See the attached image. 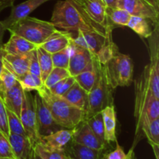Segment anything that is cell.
I'll use <instances>...</instances> for the list:
<instances>
[{"label": "cell", "mask_w": 159, "mask_h": 159, "mask_svg": "<svg viewBox=\"0 0 159 159\" xmlns=\"http://www.w3.org/2000/svg\"><path fill=\"white\" fill-rule=\"evenodd\" d=\"M0 159H16L14 157H4V158H0Z\"/></svg>", "instance_id": "cell-51"}, {"label": "cell", "mask_w": 159, "mask_h": 159, "mask_svg": "<svg viewBox=\"0 0 159 159\" xmlns=\"http://www.w3.org/2000/svg\"><path fill=\"white\" fill-rule=\"evenodd\" d=\"M94 57L88 49L75 44L71 40L70 44V58L68 70L71 76L93 70L94 68Z\"/></svg>", "instance_id": "cell-8"}, {"label": "cell", "mask_w": 159, "mask_h": 159, "mask_svg": "<svg viewBox=\"0 0 159 159\" xmlns=\"http://www.w3.org/2000/svg\"><path fill=\"white\" fill-rule=\"evenodd\" d=\"M0 132L3 134L6 138H9V130L8 126L7 113L4 102L1 97H0Z\"/></svg>", "instance_id": "cell-38"}, {"label": "cell", "mask_w": 159, "mask_h": 159, "mask_svg": "<svg viewBox=\"0 0 159 159\" xmlns=\"http://www.w3.org/2000/svg\"><path fill=\"white\" fill-rule=\"evenodd\" d=\"M34 99L37 133L40 138L63 129L53 119L49 110L44 105L41 97L37 93L35 96H34Z\"/></svg>", "instance_id": "cell-12"}, {"label": "cell", "mask_w": 159, "mask_h": 159, "mask_svg": "<svg viewBox=\"0 0 159 159\" xmlns=\"http://www.w3.org/2000/svg\"><path fill=\"white\" fill-rule=\"evenodd\" d=\"M51 22L56 28L68 32L94 30L105 35L112 34V30H108L101 25L93 23L85 18L71 0H63L56 3Z\"/></svg>", "instance_id": "cell-1"}, {"label": "cell", "mask_w": 159, "mask_h": 159, "mask_svg": "<svg viewBox=\"0 0 159 159\" xmlns=\"http://www.w3.org/2000/svg\"><path fill=\"white\" fill-rule=\"evenodd\" d=\"M29 72L30 74L34 75L37 77L40 78V66H39L38 59H37V50H33L31 51L30 60V65H29ZM41 79V78H40Z\"/></svg>", "instance_id": "cell-40"}, {"label": "cell", "mask_w": 159, "mask_h": 159, "mask_svg": "<svg viewBox=\"0 0 159 159\" xmlns=\"http://www.w3.org/2000/svg\"><path fill=\"white\" fill-rule=\"evenodd\" d=\"M48 1H51V0H26L17 6H12V8L10 15L7 19L1 21L2 23L5 26L6 30H8L17 22L29 16V15L33 11Z\"/></svg>", "instance_id": "cell-14"}, {"label": "cell", "mask_w": 159, "mask_h": 159, "mask_svg": "<svg viewBox=\"0 0 159 159\" xmlns=\"http://www.w3.org/2000/svg\"><path fill=\"white\" fill-rule=\"evenodd\" d=\"M34 153L41 159H65L67 154L64 150H54L43 145L41 142H37L33 147Z\"/></svg>", "instance_id": "cell-28"}, {"label": "cell", "mask_w": 159, "mask_h": 159, "mask_svg": "<svg viewBox=\"0 0 159 159\" xmlns=\"http://www.w3.org/2000/svg\"><path fill=\"white\" fill-rule=\"evenodd\" d=\"M20 118L26 137L34 147L36 143L39 142L40 138L37 133L34 99L31 92L24 91V99Z\"/></svg>", "instance_id": "cell-7"}, {"label": "cell", "mask_w": 159, "mask_h": 159, "mask_svg": "<svg viewBox=\"0 0 159 159\" xmlns=\"http://www.w3.org/2000/svg\"><path fill=\"white\" fill-rule=\"evenodd\" d=\"M127 26L134 31L140 37L144 39H148L152 35L155 27L152 21L144 17L136 16H131Z\"/></svg>", "instance_id": "cell-25"}, {"label": "cell", "mask_w": 159, "mask_h": 159, "mask_svg": "<svg viewBox=\"0 0 159 159\" xmlns=\"http://www.w3.org/2000/svg\"><path fill=\"white\" fill-rule=\"evenodd\" d=\"M54 68L68 69L70 58V46L51 54Z\"/></svg>", "instance_id": "cell-35"}, {"label": "cell", "mask_w": 159, "mask_h": 159, "mask_svg": "<svg viewBox=\"0 0 159 159\" xmlns=\"http://www.w3.org/2000/svg\"><path fill=\"white\" fill-rule=\"evenodd\" d=\"M99 159H107V158H106L105 155H100V157H99ZM126 159H130V151H129L128 153L127 154V158Z\"/></svg>", "instance_id": "cell-49"}, {"label": "cell", "mask_w": 159, "mask_h": 159, "mask_svg": "<svg viewBox=\"0 0 159 159\" xmlns=\"http://www.w3.org/2000/svg\"><path fill=\"white\" fill-rule=\"evenodd\" d=\"M85 120L86 121L91 130L98 138V139L102 143L107 144V142L105 141V130H104L102 112H99V113L86 118Z\"/></svg>", "instance_id": "cell-29"}, {"label": "cell", "mask_w": 159, "mask_h": 159, "mask_svg": "<svg viewBox=\"0 0 159 159\" xmlns=\"http://www.w3.org/2000/svg\"><path fill=\"white\" fill-rule=\"evenodd\" d=\"M152 149H153L154 155H155V159H159V144H151Z\"/></svg>", "instance_id": "cell-44"}, {"label": "cell", "mask_w": 159, "mask_h": 159, "mask_svg": "<svg viewBox=\"0 0 159 159\" xmlns=\"http://www.w3.org/2000/svg\"><path fill=\"white\" fill-rule=\"evenodd\" d=\"M116 148L113 151V152H110L108 154H105L106 158L107 159H126L127 158V154L124 152V149L119 144L118 141H116Z\"/></svg>", "instance_id": "cell-41"}, {"label": "cell", "mask_w": 159, "mask_h": 159, "mask_svg": "<svg viewBox=\"0 0 159 159\" xmlns=\"http://www.w3.org/2000/svg\"><path fill=\"white\" fill-rule=\"evenodd\" d=\"M8 30L38 46L57 30L51 22L27 16L17 22Z\"/></svg>", "instance_id": "cell-4"}, {"label": "cell", "mask_w": 159, "mask_h": 159, "mask_svg": "<svg viewBox=\"0 0 159 159\" xmlns=\"http://www.w3.org/2000/svg\"><path fill=\"white\" fill-rule=\"evenodd\" d=\"M105 65L107 78L113 89L130 85L133 82L134 65L129 55L116 50Z\"/></svg>", "instance_id": "cell-5"}, {"label": "cell", "mask_w": 159, "mask_h": 159, "mask_svg": "<svg viewBox=\"0 0 159 159\" xmlns=\"http://www.w3.org/2000/svg\"><path fill=\"white\" fill-rule=\"evenodd\" d=\"M89 20L97 23L109 30H113L108 26L106 8L102 0H71Z\"/></svg>", "instance_id": "cell-10"}, {"label": "cell", "mask_w": 159, "mask_h": 159, "mask_svg": "<svg viewBox=\"0 0 159 159\" xmlns=\"http://www.w3.org/2000/svg\"><path fill=\"white\" fill-rule=\"evenodd\" d=\"M148 40L150 64L148 65V79L151 89L159 99V25L155 26Z\"/></svg>", "instance_id": "cell-9"}, {"label": "cell", "mask_w": 159, "mask_h": 159, "mask_svg": "<svg viewBox=\"0 0 159 159\" xmlns=\"http://www.w3.org/2000/svg\"><path fill=\"white\" fill-rule=\"evenodd\" d=\"M77 34V37H73L72 41L75 44L88 49L95 56L113 40L112 34L105 35L94 30H80Z\"/></svg>", "instance_id": "cell-11"}, {"label": "cell", "mask_w": 159, "mask_h": 159, "mask_svg": "<svg viewBox=\"0 0 159 159\" xmlns=\"http://www.w3.org/2000/svg\"><path fill=\"white\" fill-rule=\"evenodd\" d=\"M94 64L96 76L94 84L88 93L89 110L86 118L101 112L107 106L113 105V89L107 78L105 65L100 63L95 56ZM85 118V119H86Z\"/></svg>", "instance_id": "cell-3"}, {"label": "cell", "mask_w": 159, "mask_h": 159, "mask_svg": "<svg viewBox=\"0 0 159 159\" xmlns=\"http://www.w3.org/2000/svg\"><path fill=\"white\" fill-rule=\"evenodd\" d=\"M108 26L112 30L117 26H127L131 15L124 9L119 7L106 8Z\"/></svg>", "instance_id": "cell-24"}, {"label": "cell", "mask_w": 159, "mask_h": 159, "mask_svg": "<svg viewBox=\"0 0 159 159\" xmlns=\"http://www.w3.org/2000/svg\"><path fill=\"white\" fill-rule=\"evenodd\" d=\"M1 48H2V47H1Z\"/></svg>", "instance_id": "cell-53"}, {"label": "cell", "mask_w": 159, "mask_h": 159, "mask_svg": "<svg viewBox=\"0 0 159 159\" xmlns=\"http://www.w3.org/2000/svg\"><path fill=\"white\" fill-rule=\"evenodd\" d=\"M48 107L53 119L60 127L74 129L86 118V113L75 107L61 96L54 94L43 86L37 92Z\"/></svg>", "instance_id": "cell-2"}, {"label": "cell", "mask_w": 159, "mask_h": 159, "mask_svg": "<svg viewBox=\"0 0 159 159\" xmlns=\"http://www.w3.org/2000/svg\"><path fill=\"white\" fill-rule=\"evenodd\" d=\"M14 2L15 0H0V12L6 8L13 6Z\"/></svg>", "instance_id": "cell-42"}, {"label": "cell", "mask_w": 159, "mask_h": 159, "mask_svg": "<svg viewBox=\"0 0 159 159\" xmlns=\"http://www.w3.org/2000/svg\"><path fill=\"white\" fill-rule=\"evenodd\" d=\"M0 48V72L2 71V68L3 67V64H2V57H3V54H4V51H2V48Z\"/></svg>", "instance_id": "cell-47"}, {"label": "cell", "mask_w": 159, "mask_h": 159, "mask_svg": "<svg viewBox=\"0 0 159 159\" xmlns=\"http://www.w3.org/2000/svg\"><path fill=\"white\" fill-rule=\"evenodd\" d=\"M142 132L147 138L149 144H159V118L154 120L143 127Z\"/></svg>", "instance_id": "cell-33"}, {"label": "cell", "mask_w": 159, "mask_h": 159, "mask_svg": "<svg viewBox=\"0 0 159 159\" xmlns=\"http://www.w3.org/2000/svg\"><path fill=\"white\" fill-rule=\"evenodd\" d=\"M103 118L105 141L107 143L116 142V113L114 105L107 106L102 110Z\"/></svg>", "instance_id": "cell-23"}, {"label": "cell", "mask_w": 159, "mask_h": 159, "mask_svg": "<svg viewBox=\"0 0 159 159\" xmlns=\"http://www.w3.org/2000/svg\"><path fill=\"white\" fill-rule=\"evenodd\" d=\"M130 159H137L134 153V148H132L130 149Z\"/></svg>", "instance_id": "cell-48"}, {"label": "cell", "mask_w": 159, "mask_h": 159, "mask_svg": "<svg viewBox=\"0 0 159 159\" xmlns=\"http://www.w3.org/2000/svg\"><path fill=\"white\" fill-rule=\"evenodd\" d=\"M65 159H72L71 158V156H70L69 155H67V156L65 157Z\"/></svg>", "instance_id": "cell-52"}, {"label": "cell", "mask_w": 159, "mask_h": 159, "mask_svg": "<svg viewBox=\"0 0 159 159\" xmlns=\"http://www.w3.org/2000/svg\"><path fill=\"white\" fill-rule=\"evenodd\" d=\"M135 89V101H134V115L136 120L140 119L141 115L148 104L153 100L157 99L151 89L148 79V65H145L144 70L141 73L138 79L134 81Z\"/></svg>", "instance_id": "cell-6"}, {"label": "cell", "mask_w": 159, "mask_h": 159, "mask_svg": "<svg viewBox=\"0 0 159 159\" xmlns=\"http://www.w3.org/2000/svg\"><path fill=\"white\" fill-rule=\"evenodd\" d=\"M16 82V76L3 66L0 72V97H2L6 92L12 88Z\"/></svg>", "instance_id": "cell-32"}, {"label": "cell", "mask_w": 159, "mask_h": 159, "mask_svg": "<svg viewBox=\"0 0 159 159\" xmlns=\"http://www.w3.org/2000/svg\"><path fill=\"white\" fill-rule=\"evenodd\" d=\"M14 157L9 139L0 132V158Z\"/></svg>", "instance_id": "cell-39"}, {"label": "cell", "mask_w": 159, "mask_h": 159, "mask_svg": "<svg viewBox=\"0 0 159 159\" xmlns=\"http://www.w3.org/2000/svg\"><path fill=\"white\" fill-rule=\"evenodd\" d=\"M69 152L72 159H99L102 152L90 148L82 144L71 141L69 147Z\"/></svg>", "instance_id": "cell-26"}, {"label": "cell", "mask_w": 159, "mask_h": 159, "mask_svg": "<svg viewBox=\"0 0 159 159\" xmlns=\"http://www.w3.org/2000/svg\"><path fill=\"white\" fill-rule=\"evenodd\" d=\"M37 45L15 34H11L8 42L2 45V51L8 54H26L35 50Z\"/></svg>", "instance_id": "cell-21"}, {"label": "cell", "mask_w": 159, "mask_h": 159, "mask_svg": "<svg viewBox=\"0 0 159 159\" xmlns=\"http://www.w3.org/2000/svg\"><path fill=\"white\" fill-rule=\"evenodd\" d=\"M72 141L99 152H102L106 147V144L98 139L85 120L74 128Z\"/></svg>", "instance_id": "cell-15"}, {"label": "cell", "mask_w": 159, "mask_h": 159, "mask_svg": "<svg viewBox=\"0 0 159 159\" xmlns=\"http://www.w3.org/2000/svg\"><path fill=\"white\" fill-rule=\"evenodd\" d=\"M72 38V34L70 32L57 30L56 32L51 34L44 42L38 46L41 47L45 51L52 54L69 47Z\"/></svg>", "instance_id": "cell-18"}, {"label": "cell", "mask_w": 159, "mask_h": 159, "mask_svg": "<svg viewBox=\"0 0 159 159\" xmlns=\"http://www.w3.org/2000/svg\"><path fill=\"white\" fill-rule=\"evenodd\" d=\"M75 82V77L70 75L69 77H67L62 80L59 81L58 82L53 85L51 88L48 89L50 91L54 94L57 95V96H62Z\"/></svg>", "instance_id": "cell-37"}, {"label": "cell", "mask_w": 159, "mask_h": 159, "mask_svg": "<svg viewBox=\"0 0 159 159\" xmlns=\"http://www.w3.org/2000/svg\"><path fill=\"white\" fill-rule=\"evenodd\" d=\"M6 28L5 26H3V24L2 23V22L0 21V48L2 47L3 43H2V39H3V36H4V33L6 31Z\"/></svg>", "instance_id": "cell-45"}, {"label": "cell", "mask_w": 159, "mask_h": 159, "mask_svg": "<svg viewBox=\"0 0 159 159\" xmlns=\"http://www.w3.org/2000/svg\"><path fill=\"white\" fill-rule=\"evenodd\" d=\"M36 50H37V59H38L39 66H40V78H41L43 82H44L48 75L54 68L52 58H51V54L45 51L43 48L40 46H37Z\"/></svg>", "instance_id": "cell-27"}, {"label": "cell", "mask_w": 159, "mask_h": 159, "mask_svg": "<svg viewBox=\"0 0 159 159\" xmlns=\"http://www.w3.org/2000/svg\"><path fill=\"white\" fill-rule=\"evenodd\" d=\"M74 129H61L55 132L40 137V142L54 150H64L65 146L72 141Z\"/></svg>", "instance_id": "cell-17"}, {"label": "cell", "mask_w": 159, "mask_h": 159, "mask_svg": "<svg viewBox=\"0 0 159 159\" xmlns=\"http://www.w3.org/2000/svg\"><path fill=\"white\" fill-rule=\"evenodd\" d=\"M117 7L124 9L131 16L148 19L155 26L159 25V11L147 0H118Z\"/></svg>", "instance_id": "cell-13"}, {"label": "cell", "mask_w": 159, "mask_h": 159, "mask_svg": "<svg viewBox=\"0 0 159 159\" xmlns=\"http://www.w3.org/2000/svg\"><path fill=\"white\" fill-rule=\"evenodd\" d=\"M107 7H117L118 0H102Z\"/></svg>", "instance_id": "cell-43"}, {"label": "cell", "mask_w": 159, "mask_h": 159, "mask_svg": "<svg viewBox=\"0 0 159 159\" xmlns=\"http://www.w3.org/2000/svg\"><path fill=\"white\" fill-rule=\"evenodd\" d=\"M30 159H41V158H40V157L37 156V155H36L35 153H34V151H33V154H32V155H31V158H30Z\"/></svg>", "instance_id": "cell-50"}, {"label": "cell", "mask_w": 159, "mask_h": 159, "mask_svg": "<svg viewBox=\"0 0 159 159\" xmlns=\"http://www.w3.org/2000/svg\"><path fill=\"white\" fill-rule=\"evenodd\" d=\"M156 10L159 11V0H147Z\"/></svg>", "instance_id": "cell-46"}, {"label": "cell", "mask_w": 159, "mask_h": 159, "mask_svg": "<svg viewBox=\"0 0 159 159\" xmlns=\"http://www.w3.org/2000/svg\"><path fill=\"white\" fill-rule=\"evenodd\" d=\"M96 76V69L94 64V68H93V70L80 73V74H79L78 75L75 76V82H77V83L79 84V85H80L87 93H89L90 92V90H91L93 84H94Z\"/></svg>", "instance_id": "cell-31"}, {"label": "cell", "mask_w": 159, "mask_h": 159, "mask_svg": "<svg viewBox=\"0 0 159 159\" xmlns=\"http://www.w3.org/2000/svg\"><path fill=\"white\" fill-rule=\"evenodd\" d=\"M17 81L20 84L23 89L26 92H37L42 87L44 86L43 81L40 78L30 74V72H27L21 77L18 78Z\"/></svg>", "instance_id": "cell-30"}, {"label": "cell", "mask_w": 159, "mask_h": 159, "mask_svg": "<svg viewBox=\"0 0 159 159\" xmlns=\"http://www.w3.org/2000/svg\"><path fill=\"white\" fill-rule=\"evenodd\" d=\"M31 51L21 54H3L2 64L9 71H10L16 79L23 75L29 72L30 60Z\"/></svg>", "instance_id": "cell-16"}, {"label": "cell", "mask_w": 159, "mask_h": 159, "mask_svg": "<svg viewBox=\"0 0 159 159\" xmlns=\"http://www.w3.org/2000/svg\"><path fill=\"white\" fill-rule=\"evenodd\" d=\"M23 99H24V90L23 89L18 81L12 88L6 91L2 97L6 108L13 112L19 117L20 116Z\"/></svg>", "instance_id": "cell-19"}, {"label": "cell", "mask_w": 159, "mask_h": 159, "mask_svg": "<svg viewBox=\"0 0 159 159\" xmlns=\"http://www.w3.org/2000/svg\"><path fill=\"white\" fill-rule=\"evenodd\" d=\"M6 113H7L9 134H16L26 136L23 124L20 121V118L8 109H6Z\"/></svg>", "instance_id": "cell-36"}, {"label": "cell", "mask_w": 159, "mask_h": 159, "mask_svg": "<svg viewBox=\"0 0 159 159\" xmlns=\"http://www.w3.org/2000/svg\"><path fill=\"white\" fill-rule=\"evenodd\" d=\"M70 74L68 69L61 68H53L48 78L43 82V85L47 89H50L55 85L57 82L67 77H69Z\"/></svg>", "instance_id": "cell-34"}, {"label": "cell", "mask_w": 159, "mask_h": 159, "mask_svg": "<svg viewBox=\"0 0 159 159\" xmlns=\"http://www.w3.org/2000/svg\"><path fill=\"white\" fill-rule=\"evenodd\" d=\"M9 141L16 159H30L33 146L26 136L9 134Z\"/></svg>", "instance_id": "cell-20"}, {"label": "cell", "mask_w": 159, "mask_h": 159, "mask_svg": "<svg viewBox=\"0 0 159 159\" xmlns=\"http://www.w3.org/2000/svg\"><path fill=\"white\" fill-rule=\"evenodd\" d=\"M62 97L73 106L85 111L87 116L89 110L88 93L77 82H75L74 85L62 96Z\"/></svg>", "instance_id": "cell-22"}]
</instances>
